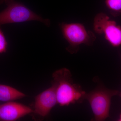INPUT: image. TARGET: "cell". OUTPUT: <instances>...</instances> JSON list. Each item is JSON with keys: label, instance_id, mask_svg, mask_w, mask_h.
<instances>
[{"label": "cell", "instance_id": "6da1fadb", "mask_svg": "<svg viewBox=\"0 0 121 121\" xmlns=\"http://www.w3.org/2000/svg\"><path fill=\"white\" fill-rule=\"evenodd\" d=\"M52 78L57 103L60 106L81 103L85 99L86 93L80 85L74 83L69 69L63 68L57 70L53 73Z\"/></svg>", "mask_w": 121, "mask_h": 121}, {"label": "cell", "instance_id": "7a4b0ae2", "mask_svg": "<svg viewBox=\"0 0 121 121\" xmlns=\"http://www.w3.org/2000/svg\"><path fill=\"white\" fill-rule=\"evenodd\" d=\"M59 26L64 38L69 44L66 50L71 54L77 53L81 44L93 45L96 39L94 33L87 30L80 23H62Z\"/></svg>", "mask_w": 121, "mask_h": 121}, {"label": "cell", "instance_id": "3957f363", "mask_svg": "<svg viewBox=\"0 0 121 121\" xmlns=\"http://www.w3.org/2000/svg\"><path fill=\"white\" fill-rule=\"evenodd\" d=\"M4 1L7 7L0 12V25L37 21L42 22L48 27L50 26V20L42 18L24 4L14 0Z\"/></svg>", "mask_w": 121, "mask_h": 121}, {"label": "cell", "instance_id": "277c9868", "mask_svg": "<svg viewBox=\"0 0 121 121\" xmlns=\"http://www.w3.org/2000/svg\"><path fill=\"white\" fill-rule=\"evenodd\" d=\"M118 93V91L102 86L98 87L86 93L85 99L90 103L95 121H104L109 117L111 98Z\"/></svg>", "mask_w": 121, "mask_h": 121}, {"label": "cell", "instance_id": "5b68a950", "mask_svg": "<svg viewBox=\"0 0 121 121\" xmlns=\"http://www.w3.org/2000/svg\"><path fill=\"white\" fill-rule=\"evenodd\" d=\"M93 29L96 33L103 35L112 47H118L121 45V27L105 13H100L96 15L94 19Z\"/></svg>", "mask_w": 121, "mask_h": 121}, {"label": "cell", "instance_id": "8992f818", "mask_svg": "<svg viewBox=\"0 0 121 121\" xmlns=\"http://www.w3.org/2000/svg\"><path fill=\"white\" fill-rule=\"evenodd\" d=\"M57 104L55 89L52 84L50 88L36 96L33 112L40 117H46Z\"/></svg>", "mask_w": 121, "mask_h": 121}, {"label": "cell", "instance_id": "52a82bcc", "mask_svg": "<svg viewBox=\"0 0 121 121\" xmlns=\"http://www.w3.org/2000/svg\"><path fill=\"white\" fill-rule=\"evenodd\" d=\"M33 112L29 107L16 102H7L0 105V121H15Z\"/></svg>", "mask_w": 121, "mask_h": 121}, {"label": "cell", "instance_id": "ba28073f", "mask_svg": "<svg viewBox=\"0 0 121 121\" xmlns=\"http://www.w3.org/2000/svg\"><path fill=\"white\" fill-rule=\"evenodd\" d=\"M26 95L21 91L12 87L0 84V101H13L25 97Z\"/></svg>", "mask_w": 121, "mask_h": 121}, {"label": "cell", "instance_id": "9c48e42d", "mask_svg": "<svg viewBox=\"0 0 121 121\" xmlns=\"http://www.w3.org/2000/svg\"><path fill=\"white\" fill-rule=\"evenodd\" d=\"M105 4L112 16L117 17L121 15V0H105Z\"/></svg>", "mask_w": 121, "mask_h": 121}, {"label": "cell", "instance_id": "30bf717a", "mask_svg": "<svg viewBox=\"0 0 121 121\" xmlns=\"http://www.w3.org/2000/svg\"><path fill=\"white\" fill-rule=\"evenodd\" d=\"M8 43L4 34L0 28V54L7 52Z\"/></svg>", "mask_w": 121, "mask_h": 121}, {"label": "cell", "instance_id": "8fae6325", "mask_svg": "<svg viewBox=\"0 0 121 121\" xmlns=\"http://www.w3.org/2000/svg\"><path fill=\"white\" fill-rule=\"evenodd\" d=\"M118 121H121V113L120 114V115H119V118Z\"/></svg>", "mask_w": 121, "mask_h": 121}, {"label": "cell", "instance_id": "7c38bea8", "mask_svg": "<svg viewBox=\"0 0 121 121\" xmlns=\"http://www.w3.org/2000/svg\"><path fill=\"white\" fill-rule=\"evenodd\" d=\"M3 0H0V3H1L3 2Z\"/></svg>", "mask_w": 121, "mask_h": 121}, {"label": "cell", "instance_id": "4fadbf2b", "mask_svg": "<svg viewBox=\"0 0 121 121\" xmlns=\"http://www.w3.org/2000/svg\"><path fill=\"white\" fill-rule=\"evenodd\" d=\"M120 97H121V93H120Z\"/></svg>", "mask_w": 121, "mask_h": 121}]
</instances>
